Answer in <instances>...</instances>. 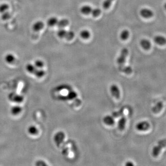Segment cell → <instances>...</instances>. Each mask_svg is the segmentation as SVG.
Returning <instances> with one entry per match:
<instances>
[{
	"label": "cell",
	"instance_id": "1",
	"mask_svg": "<svg viewBox=\"0 0 166 166\" xmlns=\"http://www.w3.org/2000/svg\"><path fill=\"white\" fill-rule=\"evenodd\" d=\"M128 55V51L126 48L121 50L120 55L117 60L118 65L119 69L120 72H123L126 74H131L133 73V69L130 66H125L126 57Z\"/></svg>",
	"mask_w": 166,
	"mask_h": 166
},
{
	"label": "cell",
	"instance_id": "2",
	"mask_svg": "<svg viewBox=\"0 0 166 166\" xmlns=\"http://www.w3.org/2000/svg\"><path fill=\"white\" fill-rule=\"evenodd\" d=\"M25 69L28 73L34 75L38 78L42 77L44 74V72L42 69H38L36 68L33 64H27L25 66Z\"/></svg>",
	"mask_w": 166,
	"mask_h": 166
},
{
	"label": "cell",
	"instance_id": "3",
	"mask_svg": "<svg viewBox=\"0 0 166 166\" xmlns=\"http://www.w3.org/2000/svg\"><path fill=\"white\" fill-rule=\"evenodd\" d=\"M80 11L83 14L88 15L91 14L94 17L99 16L101 13V10L99 9H92L88 5L83 6L80 9Z\"/></svg>",
	"mask_w": 166,
	"mask_h": 166
},
{
	"label": "cell",
	"instance_id": "4",
	"mask_svg": "<svg viewBox=\"0 0 166 166\" xmlns=\"http://www.w3.org/2000/svg\"><path fill=\"white\" fill-rule=\"evenodd\" d=\"M57 35L59 38H65L67 40H71L74 38L75 34L73 31H66L63 28H60L57 32Z\"/></svg>",
	"mask_w": 166,
	"mask_h": 166
},
{
	"label": "cell",
	"instance_id": "5",
	"mask_svg": "<svg viewBox=\"0 0 166 166\" xmlns=\"http://www.w3.org/2000/svg\"><path fill=\"white\" fill-rule=\"evenodd\" d=\"M166 146V140L163 139L160 141L158 143V145L153 148L152 150V155L153 157H157L160 154L162 149Z\"/></svg>",
	"mask_w": 166,
	"mask_h": 166
},
{
	"label": "cell",
	"instance_id": "6",
	"mask_svg": "<svg viewBox=\"0 0 166 166\" xmlns=\"http://www.w3.org/2000/svg\"><path fill=\"white\" fill-rule=\"evenodd\" d=\"M9 100L11 102L16 104H20L22 103L24 100V97L22 95L16 93L15 92L10 93L8 96Z\"/></svg>",
	"mask_w": 166,
	"mask_h": 166
},
{
	"label": "cell",
	"instance_id": "7",
	"mask_svg": "<svg viewBox=\"0 0 166 166\" xmlns=\"http://www.w3.org/2000/svg\"><path fill=\"white\" fill-rule=\"evenodd\" d=\"M44 27V23L41 21H38L34 23L32 26V29L35 32H39L42 31Z\"/></svg>",
	"mask_w": 166,
	"mask_h": 166
},
{
	"label": "cell",
	"instance_id": "8",
	"mask_svg": "<svg viewBox=\"0 0 166 166\" xmlns=\"http://www.w3.org/2000/svg\"><path fill=\"white\" fill-rule=\"evenodd\" d=\"M150 127V125L147 121H142L137 125L136 128L139 131H146Z\"/></svg>",
	"mask_w": 166,
	"mask_h": 166
},
{
	"label": "cell",
	"instance_id": "9",
	"mask_svg": "<svg viewBox=\"0 0 166 166\" xmlns=\"http://www.w3.org/2000/svg\"><path fill=\"white\" fill-rule=\"evenodd\" d=\"M110 92H111L112 96L116 99H119L120 96V91H119V88L117 85H112L110 87Z\"/></svg>",
	"mask_w": 166,
	"mask_h": 166
},
{
	"label": "cell",
	"instance_id": "10",
	"mask_svg": "<svg viewBox=\"0 0 166 166\" xmlns=\"http://www.w3.org/2000/svg\"><path fill=\"white\" fill-rule=\"evenodd\" d=\"M140 14L142 17L146 19L151 18L154 15L152 11L148 9H143L140 11Z\"/></svg>",
	"mask_w": 166,
	"mask_h": 166
},
{
	"label": "cell",
	"instance_id": "11",
	"mask_svg": "<svg viewBox=\"0 0 166 166\" xmlns=\"http://www.w3.org/2000/svg\"><path fill=\"white\" fill-rule=\"evenodd\" d=\"M16 59L15 55L12 53L7 54L4 57L5 62L9 64H12L14 63L16 61Z\"/></svg>",
	"mask_w": 166,
	"mask_h": 166
},
{
	"label": "cell",
	"instance_id": "12",
	"mask_svg": "<svg viewBox=\"0 0 166 166\" xmlns=\"http://www.w3.org/2000/svg\"><path fill=\"white\" fill-rule=\"evenodd\" d=\"M22 111V108L20 105L13 106L10 109V113L13 115L16 116L21 114Z\"/></svg>",
	"mask_w": 166,
	"mask_h": 166
},
{
	"label": "cell",
	"instance_id": "13",
	"mask_svg": "<svg viewBox=\"0 0 166 166\" xmlns=\"http://www.w3.org/2000/svg\"><path fill=\"white\" fill-rule=\"evenodd\" d=\"M58 21L59 20L57 17H55V16H52V17L51 16L48 19L46 23H47V25L49 27H53L57 25Z\"/></svg>",
	"mask_w": 166,
	"mask_h": 166
},
{
	"label": "cell",
	"instance_id": "14",
	"mask_svg": "<svg viewBox=\"0 0 166 166\" xmlns=\"http://www.w3.org/2000/svg\"><path fill=\"white\" fill-rule=\"evenodd\" d=\"M155 42L160 45H165L166 43V38L161 36H157L154 37Z\"/></svg>",
	"mask_w": 166,
	"mask_h": 166
},
{
	"label": "cell",
	"instance_id": "15",
	"mask_svg": "<svg viewBox=\"0 0 166 166\" xmlns=\"http://www.w3.org/2000/svg\"><path fill=\"white\" fill-rule=\"evenodd\" d=\"M126 119L125 116H123L119 119L118 123V128L120 131H123L125 128L126 124Z\"/></svg>",
	"mask_w": 166,
	"mask_h": 166
},
{
	"label": "cell",
	"instance_id": "16",
	"mask_svg": "<svg viewBox=\"0 0 166 166\" xmlns=\"http://www.w3.org/2000/svg\"><path fill=\"white\" fill-rule=\"evenodd\" d=\"M163 107V103L162 102H159L152 108V112L154 114H158L159 113Z\"/></svg>",
	"mask_w": 166,
	"mask_h": 166
},
{
	"label": "cell",
	"instance_id": "17",
	"mask_svg": "<svg viewBox=\"0 0 166 166\" xmlns=\"http://www.w3.org/2000/svg\"><path fill=\"white\" fill-rule=\"evenodd\" d=\"M140 44H141L142 48L145 50H149L151 47V43L149 40H147V39H142L140 42Z\"/></svg>",
	"mask_w": 166,
	"mask_h": 166
},
{
	"label": "cell",
	"instance_id": "18",
	"mask_svg": "<svg viewBox=\"0 0 166 166\" xmlns=\"http://www.w3.org/2000/svg\"><path fill=\"white\" fill-rule=\"evenodd\" d=\"M69 22L67 19H62L58 21L57 26L59 28H64L69 25Z\"/></svg>",
	"mask_w": 166,
	"mask_h": 166
},
{
	"label": "cell",
	"instance_id": "19",
	"mask_svg": "<svg viewBox=\"0 0 166 166\" xmlns=\"http://www.w3.org/2000/svg\"><path fill=\"white\" fill-rule=\"evenodd\" d=\"M27 132L31 135H36L38 134V129L35 126L31 125L28 127Z\"/></svg>",
	"mask_w": 166,
	"mask_h": 166
},
{
	"label": "cell",
	"instance_id": "20",
	"mask_svg": "<svg viewBox=\"0 0 166 166\" xmlns=\"http://www.w3.org/2000/svg\"><path fill=\"white\" fill-rule=\"evenodd\" d=\"M104 122L107 125H113L115 123V119L111 116H106L104 118Z\"/></svg>",
	"mask_w": 166,
	"mask_h": 166
},
{
	"label": "cell",
	"instance_id": "21",
	"mask_svg": "<svg viewBox=\"0 0 166 166\" xmlns=\"http://www.w3.org/2000/svg\"><path fill=\"white\" fill-rule=\"evenodd\" d=\"M33 64L36 68L38 69H42L44 66V63L42 60L37 59L35 61Z\"/></svg>",
	"mask_w": 166,
	"mask_h": 166
},
{
	"label": "cell",
	"instance_id": "22",
	"mask_svg": "<svg viewBox=\"0 0 166 166\" xmlns=\"http://www.w3.org/2000/svg\"><path fill=\"white\" fill-rule=\"evenodd\" d=\"M9 6L7 3H3L0 4V13H4L9 11Z\"/></svg>",
	"mask_w": 166,
	"mask_h": 166
},
{
	"label": "cell",
	"instance_id": "23",
	"mask_svg": "<svg viewBox=\"0 0 166 166\" xmlns=\"http://www.w3.org/2000/svg\"><path fill=\"white\" fill-rule=\"evenodd\" d=\"M129 36V31L126 30H124L121 32L120 35V38L122 40H126Z\"/></svg>",
	"mask_w": 166,
	"mask_h": 166
},
{
	"label": "cell",
	"instance_id": "24",
	"mask_svg": "<svg viewBox=\"0 0 166 166\" xmlns=\"http://www.w3.org/2000/svg\"><path fill=\"white\" fill-rule=\"evenodd\" d=\"M80 36L84 39H88L91 36L90 32L87 30H83L80 33Z\"/></svg>",
	"mask_w": 166,
	"mask_h": 166
},
{
	"label": "cell",
	"instance_id": "25",
	"mask_svg": "<svg viewBox=\"0 0 166 166\" xmlns=\"http://www.w3.org/2000/svg\"><path fill=\"white\" fill-rule=\"evenodd\" d=\"M124 112H125V108H122L120 109V110H119V111L114 112L112 114V115L114 117H119L120 116L123 115Z\"/></svg>",
	"mask_w": 166,
	"mask_h": 166
},
{
	"label": "cell",
	"instance_id": "26",
	"mask_svg": "<svg viewBox=\"0 0 166 166\" xmlns=\"http://www.w3.org/2000/svg\"><path fill=\"white\" fill-rule=\"evenodd\" d=\"M113 1H114V0H105L103 4V6L104 9H109V7L111 6V3Z\"/></svg>",
	"mask_w": 166,
	"mask_h": 166
},
{
	"label": "cell",
	"instance_id": "27",
	"mask_svg": "<svg viewBox=\"0 0 166 166\" xmlns=\"http://www.w3.org/2000/svg\"><path fill=\"white\" fill-rule=\"evenodd\" d=\"M2 14V15L1 16V18L3 21H7V20H9L11 16L10 13L9 12V11L6 12Z\"/></svg>",
	"mask_w": 166,
	"mask_h": 166
},
{
	"label": "cell",
	"instance_id": "28",
	"mask_svg": "<svg viewBox=\"0 0 166 166\" xmlns=\"http://www.w3.org/2000/svg\"><path fill=\"white\" fill-rule=\"evenodd\" d=\"M126 165L127 166H134V164L131 161H128V162H126Z\"/></svg>",
	"mask_w": 166,
	"mask_h": 166
}]
</instances>
